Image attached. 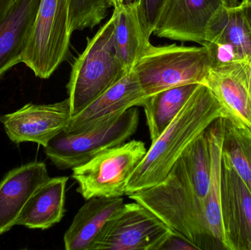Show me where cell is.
Instances as JSON below:
<instances>
[{
	"instance_id": "cell-21",
	"label": "cell",
	"mask_w": 251,
	"mask_h": 250,
	"mask_svg": "<svg viewBox=\"0 0 251 250\" xmlns=\"http://www.w3.org/2000/svg\"><path fill=\"white\" fill-rule=\"evenodd\" d=\"M199 85H181L146 98L142 107L144 108L151 142L157 139L171 124Z\"/></svg>"
},
{
	"instance_id": "cell-28",
	"label": "cell",
	"mask_w": 251,
	"mask_h": 250,
	"mask_svg": "<svg viewBox=\"0 0 251 250\" xmlns=\"http://www.w3.org/2000/svg\"><path fill=\"white\" fill-rule=\"evenodd\" d=\"M242 3H251V0H243Z\"/></svg>"
},
{
	"instance_id": "cell-1",
	"label": "cell",
	"mask_w": 251,
	"mask_h": 250,
	"mask_svg": "<svg viewBox=\"0 0 251 250\" xmlns=\"http://www.w3.org/2000/svg\"><path fill=\"white\" fill-rule=\"evenodd\" d=\"M211 167L208 127L183 151L162 182L128 198L151 211L196 250H213L204 217Z\"/></svg>"
},
{
	"instance_id": "cell-4",
	"label": "cell",
	"mask_w": 251,
	"mask_h": 250,
	"mask_svg": "<svg viewBox=\"0 0 251 250\" xmlns=\"http://www.w3.org/2000/svg\"><path fill=\"white\" fill-rule=\"evenodd\" d=\"M206 47L151 45L132 70L146 96L181 85L203 84L210 68Z\"/></svg>"
},
{
	"instance_id": "cell-17",
	"label": "cell",
	"mask_w": 251,
	"mask_h": 250,
	"mask_svg": "<svg viewBox=\"0 0 251 250\" xmlns=\"http://www.w3.org/2000/svg\"><path fill=\"white\" fill-rule=\"evenodd\" d=\"M41 0H14L0 22V77L22 63Z\"/></svg>"
},
{
	"instance_id": "cell-7",
	"label": "cell",
	"mask_w": 251,
	"mask_h": 250,
	"mask_svg": "<svg viewBox=\"0 0 251 250\" xmlns=\"http://www.w3.org/2000/svg\"><path fill=\"white\" fill-rule=\"evenodd\" d=\"M140 113L136 107L105 126L79 134L63 132L44 147L47 158L59 170H72L100 153L126 142L137 132Z\"/></svg>"
},
{
	"instance_id": "cell-15",
	"label": "cell",
	"mask_w": 251,
	"mask_h": 250,
	"mask_svg": "<svg viewBox=\"0 0 251 250\" xmlns=\"http://www.w3.org/2000/svg\"><path fill=\"white\" fill-rule=\"evenodd\" d=\"M45 163L32 161L9 171L0 182V235L16 226L25 204L50 179Z\"/></svg>"
},
{
	"instance_id": "cell-11",
	"label": "cell",
	"mask_w": 251,
	"mask_h": 250,
	"mask_svg": "<svg viewBox=\"0 0 251 250\" xmlns=\"http://www.w3.org/2000/svg\"><path fill=\"white\" fill-rule=\"evenodd\" d=\"M72 118L69 98L48 104L29 103L15 111L3 114L0 122L13 143L35 142L43 147L63 132Z\"/></svg>"
},
{
	"instance_id": "cell-10",
	"label": "cell",
	"mask_w": 251,
	"mask_h": 250,
	"mask_svg": "<svg viewBox=\"0 0 251 250\" xmlns=\"http://www.w3.org/2000/svg\"><path fill=\"white\" fill-rule=\"evenodd\" d=\"M221 208L226 250H251V194L222 155Z\"/></svg>"
},
{
	"instance_id": "cell-9",
	"label": "cell",
	"mask_w": 251,
	"mask_h": 250,
	"mask_svg": "<svg viewBox=\"0 0 251 250\" xmlns=\"http://www.w3.org/2000/svg\"><path fill=\"white\" fill-rule=\"evenodd\" d=\"M238 4L237 0H167L153 34L202 45L215 15L224 7Z\"/></svg>"
},
{
	"instance_id": "cell-27",
	"label": "cell",
	"mask_w": 251,
	"mask_h": 250,
	"mask_svg": "<svg viewBox=\"0 0 251 250\" xmlns=\"http://www.w3.org/2000/svg\"><path fill=\"white\" fill-rule=\"evenodd\" d=\"M134 1H137V0H108L110 6H112V4H115V3H126V4H127V3L133 2Z\"/></svg>"
},
{
	"instance_id": "cell-18",
	"label": "cell",
	"mask_w": 251,
	"mask_h": 250,
	"mask_svg": "<svg viewBox=\"0 0 251 250\" xmlns=\"http://www.w3.org/2000/svg\"><path fill=\"white\" fill-rule=\"evenodd\" d=\"M69 178H50L35 191L27 201L16 226L29 229L47 230L64 217L66 189Z\"/></svg>"
},
{
	"instance_id": "cell-3",
	"label": "cell",
	"mask_w": 251,
	"mask_h": 250,
	"mask_svg": "<svg viewBox=\"0 0 251 250\" xmlns=\"http://www.w3.org/2000/svg\"><path fill=\"white\" fill-rule=\"evenodd\" d=\"M114 21L110 19L92 38L72 65L67 85L72 117L120 81L128 73L116 55ZM131 71V70H130Z\"/></svg>"
},
{
	"instance_id": "cell-12",
	"label": "cell",
	"mask_w": 251,
	"mask_h": 250,
	"mask_svg": "<svg viewBox=\"0 0 251 250\" xmlns=\"http://www.w3.org/2000/svg\"><path fill=\"white\" fill-rule=\"evenodd\" d=\"M146 96L134 70L71 118L64 132L79 134L105 126L118 120L131 107H142Z\"/></svg>"
},
{
	"instance_id": "cell-24",
	"label": "cell",
	"mask_w": 251,
	"mask_h": 250,
	"mask_svg": "<svg viewBox=\"0 0 251 250\" xmlns=\"http://www.w3.org/2000/svg\"><path fill=\"white\" fill-rule=\"evenodd\" d=\"M142 16L151 35L154 32L167 0H138Z\"/></svg>"
},
{
	"instance_id": "cell-2",
	"label": "cell",
	"mask_w": 251,
	"mask_h": 250,
	"mask_svg": "<svg viewBox=\"0 0 251 250\" xmlns=\"http://www.w3.org/2000/svg\"><path fill=\"white\" fill-rule=\"evenodd\" d=\"M226 116L225 110L212 91L200 84L171 124L152 141L144 158L127 181L125 195L162 182L186 148L215 120Z\"/></svg>"
},
{
	"instance_id": "cell-23",
	"label": "cell",
	"mask_w": 251,
	"mask_h": 250,
	"mask_svg": "<svg viewBox=\"0 0 251 250\" xmlns=\"http://www.w3.org/2000/svg\"><path fill=\"white\" fill-rule=\"evenodd\" d=\"M110 7L108 0H70V23L72 32L94 29L105 19Z\"/></svg>"
},
{
	"instance_id": "cell-26",
	"label": "cell",
	"mask_w": 251,
	"mask_h": 250,
	"mask_svg": "<svg viewBox=\"0 0 251 250\" xmlns=\"http://www.w3.org/2000/svg\"><path fill=\"white\" fill-rule=\"evenodd\" d=\"M13 1L14 0H0V22L8 11Z\"/></svg>"
},
{
	"instance_id": "cell-13",
	"label": "cell",
	"mask_w": 251,
	"mask_h": 250,
	"mask_svg": "<svg viewBox=\"0 0 251 250\" xmlns=\"http://www.w3.org/2000/svg\"><path fill=\"white\" fill-rule=\"evenodd\" d=\"M201 45L209 51L211 66L251 63V33L239 4L224 7L215 15Z\"/></svg>"
},
{
	"instance_id": "cell-14",
	"label": "cell",
	"mask_w": 251,
	"mask_h": 250,
	"mask_svg": "<svg viewBox=\"0 0 251 250\" xmlns=\"http://www.w3.org/2000/svg\"><path fill=\"white\" fill-rule=\"evenodd\" d=\"M203 84L216 97L226 116L251 128V95L246 63L211 66Z\"/></svg>"
},
{
	"instance_id": "cell-5",
	"label": "cell",
	"mask_w": 251,
	"mask_h": 250,
	"mask_svg": "<svg viewBox=\"0 0 251 250\" xmlns=\"http://www.w3.org/2000/svg\"><path fill=\"white\" fill-rule=\"evenodd\" d=\"M72 33L70 0H41L22 63L49 79L67 58Z\"/></svg>"
},
{
	"instance_id": "cell-16",
	"label": "cell",
	"mask_w": 251,
	"mask_h": 250,
	"mask_svg": "<svg viewBox=\"0 0 251 250\" xmlns=\"http://www.w3.org/2000/svg\"><path fill=\"white\" fill-rule=\"evenodd\" d=\"M113 41L116 55L128 71L152 45L151 34L142 16L138 0L131 3H115Z\"/></svg>"
},
{
	"instance_id": "cell-25",
	"label": "cell",
	"mask_w": 251,
	"mask_h": 250,
	"mask_svg": "<svg viewBox=\"0 0 251 250\" xmlns=\"http://www.w3.org/2000/svg\"><path fill=\"white\" fill-rule=\"evenodd\" d=\"M240 10L244 16L246 23L249 26L251 33V3H240L239 4Z\"/></svg>"
},
{
	"instance_id": "cell-19",
	"label": "cell",
	"mask_w": 251,
	"mask_h": 250,
	"mask_svg": "<svg viewBox=\"0 0 251 250\" xmlns=\"http://www.w3.org/2000/svg\"><path fill=\"white\" fill-rule=\"evenodd\" d=\"M124 204L122 198H92L76 215L63 237L66 250H90L107 220Z\"/></svg>"
},
{
	"instance_id": "cell-6",
	"label": "cell",
	"mask_w": 251,
	"mask_h": 250,
	"mask_svg": "<svg viewBox=\"0 0 251 250\" xmlns=\"http://www.w3.org/2000/svg\"><path fill=\"white\" fill-rule=\"evenodd\" d=\"M144 142L131 140L106 150L85 164L72 169L76 192L85 200L122 198L131 173L147 153Z\"/></svg>"
},
{
	"instance_id": "cell-8",
	"label": "cell",
	"mask_w": 251,
	"mask_h": 250,
	"mask_svg": "<svg viewBox=\"0 0 251 250\" xmlns=\"http://www.w3.org/2000/svg\"><path fill=\"white\" fill-rule=\"evenodd\" d=\"M173 234L141 204H124L107 220L90 250H159Z\"/></svg>"
},
{
	"instance_id": "cell-22",
	"label": "cell",
	"mask_w": 251,
	"mask_h": 250,
	"mask_svg": "<svg viewBox=\"0 0 251 250\" xmlns=\"http://www.w3.org/2000/svg\"><path fill=\"white\" fill-rule=\"evenodd\" d=\"M222 155L251 194V128L230 116L222 117Z\"/></svg>"
},
{
	"instance_id": "cell-20",
	"label": "cell",
	"mask_w": 251,
	"mask_h": 250,
	"mask_svg": "<svg viewBox=\"0 0 251 250\" xmlns=\"http://www.w3.org/2000/svg\"><path fill=\"white\" fill-rule=\"evenodd\" d=\"M210 135V186L205 204V223L213 250H225L223 236L221 208V176L222 161V117L215 120L209 126Z\"/></svg>"
}]
</instances>
